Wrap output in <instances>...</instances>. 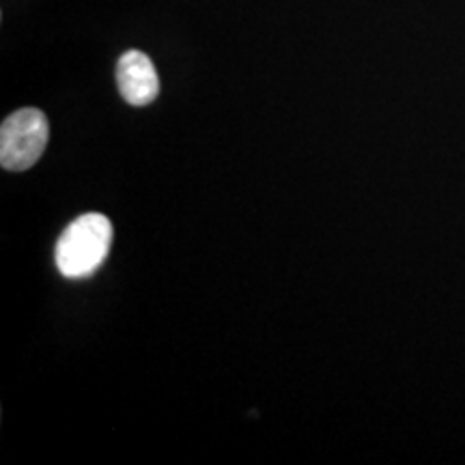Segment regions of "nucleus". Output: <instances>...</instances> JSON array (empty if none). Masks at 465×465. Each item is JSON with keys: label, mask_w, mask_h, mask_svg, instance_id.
Masks as SVG:
<instances>
[{"label": "nucleus", "mask_w": 465, "mask_h": 465, "mask_svg": "<svg viewBox=\"0 0 465 465\" xmlns=\"http://www.w3.org/2000/svg\"><path fill=\"white\" fill-rule=\"evenodd\" d=\"M113 246V224L104 213L78 216L56 242V267L69 281L89 278L100 270Z\"/></svg>", "instance_id": "obj_1"}, {"label": "nucleus", "mask_w": 465, "mask_h": 465, "mask_svg": "<svg viewBox=\"0 0 465 465\" xmlns=\"http://www.w3.org/2000/svg\"><path fill=\"white\" fill-rule=\"evenodd\" d=\"M48 119L42 110L22 108L0 127V164L5 171H26L42 158L48 144Z\"/></svg>", "instance_id": "obj_2"}, {"label": "nucleus", "mask_w": 465, "mask_h": 465, "mask_svg": "<svg viewBox=\"0 0 465 465\" xmlns=\"http://www.w3.org/2000/svg\"><path fill=\"white\" fill-rule=\"evenodd\" d=\"M116 86L130 106H149L160 93V78L144 52L130 50L116 65Z\"/></svg>", "instance_id": "obj_3"}]
</instances>
